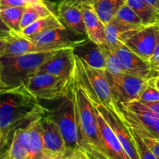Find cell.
I'll return each instance as SVG.
<instances>
[{
	"instance_id": "f6af8a7d",
	"label": "cell",
	"mask_w": 159,
	"mask_h": 159,
	"mask_svg": "<svg viewBox=\"0 0 159 159\" xmlns=\"http://www.w3.org/2000/svg\"><path fill=\"white\" fill-rule=\"evenodd\" d=\"M157 25H158V28H159V19H158V24H157Z\"/></svg>"
},
{
	"instance_id": "277c9868",
	"label": "cell",
	"mask_w": 159,
	"mask_h": 159,
	"mask_svg": "<svg viewBox=\"0 0 159 159\" xmlns=\"http://www.w3.org/2000/svg\"><path fill=\"white\" fill-rule=\"evenodd\" d=\"M75 71L93 102L101 104L116 113H120V108L113 97L105 71L90 67L75 53Z\"/></svg>"
},
{
	"instance_id": "52a82bcc",
	"label": "cell",
	"mask_w": 159,
	"mask_h": 159,
	"mask_svg": "<svg viewBox=\"0 0 159 159\" xmlns=\"http://www.w3.org/2000/svg\"><path fill=\"white\" fill-rule=\"evenodd\" d=\"M105 73L113 99L119 107L127 102L139 100L149 80L127 73L111 75L106 71Z\"/></svg>"
},
{
	"instance_id": "ba28073f",
	"label": "cell",
	"mask_w": 159,
	"mask_h": 159,
	"mask_svg": "<svg viewBox=\"0 0 159 159\" xmlns=\"http://www.w3.org/2000/svg\"><path fill=\"white\" fill-rule=\"evenodd\" d=\"M93 104L113 129L129 158L130 159H141L131 130L123 120L120 113H114L96 102H93Z\"/></svg>"
},
{
	"instance_id": "681fc988",
	"label": "cell",
	"mask_w": 159,
	"mask_h": 159,
	"mask_svg": "<svg viewBox=\"0 0 159 159\" xmlns=\"http://www.w3.org/2000/svg\"><path fill=\"white\" fill-rule=\"evenodd\" d=\"M56 159H57V158H56Z\"/></svg>"
},
{
	"instance_id": "7a4b0ae2",
	"label": "cell",
	"mask_w": 159,
	"mask_h": 159,
	"mask_svg": "<svg viewBox=\"0 0 159 159\" xmlns=\"http://www.w3.org/2000/svg\"><path fill=\"white\" fill-rule=\"evenodd\" d=\"M71 95L75 111L79 145L89 159H110L102 144L96 109L74 71Z\"/></svg>"
},
{
	"instance_id": "4dcf8cb0",
	"label": "cell",
	"mask_w": 159,
	"mask_h": 159,
	"mask_svg": "<svg viewBox=\"0 0 159 159\" xmlns=\"http://www.w3.org/2000/svg\"><path fill=\"white\" fill-rule=\"evenodd\" d=\"M57 159H89L86 154L80 148L66 149L65 153Z\"/></svg>"
},
{
	"instance_id": "ac0fdd59",
	"label": "cell",
	"mask_w": 159,
	"mask_h": 159,
	"mask_svg": "<svg viewBox=\"0 0 159 159\" xmlns=\"http://www.w3.org/2000/svg\"><path fill=\"white\" fill-rule=\"evenodd\" d=\"M29 152L28 124L18 127L13 132L10 145L2 159H26Z\"/></svg>"
},
{
	"instance_id": "30bf717a",
	"label": "cell",
	"mask_w": 159,
	"mask_h": 159,
	"mask_svg": "<svg viewBox=\"0 0 159 159\" xmlns=\"http://www.w3.org/2000/svg\"><path fill=\"white\" fill-rule=\"evenodd\" d=\"M159 38L158 25L144 26L124 43L127 48L148 61L153 54Z\"/></svg>"
},
{
	"instance_id": "4316f807",
	"label": "cell",
	"mask_w": 159,
	"mask_h": 159,
	"mask_svg": "<svg viewBox=\"0 0 159 159\" xmlns=\"http://www.w3.org/2000/svg\"><path fill=\"white\" fill-rule=\"evenodd\" d=\"M106 57V71L109 74L117 75L124 73L121 64L113 50L107 43L100 45Z\"/></svg>"
},
{
	"instance_id": "3957f363",
	"label": "cell",
	"mask_w": 159,
	"mask_h": 159,
	"mask_svg": "<svg viewBox=\"0 0 159 159\" xmlns=\"http://www.w3.org/2000/svg\"><path fill=\"white\" fill-rule=\"evenodd\" d=\"M63 50V49H61ZM61 50L0 57V78L6 88L25 85L40 67Z\"/></svg>"
},
{
	"instance_id": "ffe728a7",
	"label": "cell",
	"mask_w": 159,
	"mask_h": 159,
	"mask_svg": "<svg viewBox=\"0 0 159 159\" xmlns=\"http://www.w3.org/2000/svg\"><path fill=\"white\" fill-rule=\"evenodd\" d=\"M40 48L34 44L30 39L24 37L20 33L12 31V34L7 38L6 49L3 56H18L29 53L42 52Z\"/></svg>"
},
{
	"instance_id": "f1b7e54d",
	"label": "cell",
	"mask_w": 159,
	"mask_h": 159,
	"mask_svg": "<svg viewBox=\"0 0 159 159\" xmlns=\"http://www.w3.org/2000/svg\"><path fill=\"white\" fill-rule=\"evenodd\" d=\"M130 130H131L134 138L135 143H136V146H137V148H138V153H139L140 158L141 159H158L156 156H155V154L150 150V148L148 147V145L145 144V142H144V140L142 139V138H141V137L140 136L137 132H135L134 130H132L131 128H130Z\"/></svg>"
},
{
	"instance_id": "f35d334b",
	"label": "cell",
	"mask_w": 159,
	"mask_h": 159,
	"mask_svg": "<svg viewBox=\"0 0 159 159\" xmlns=\"http://www.w3.org/2000/svg\"><path fill=\"white\" fill-rule=\"evenodd\" d=\"M151 79H152V82H153V84L155 85V86L157 88V89L159 91V76L151 78Z\"/></svg>"
},
{
	"instance_id": "d6a6232c",
	"label": "cell",
	"mask_w": 159,
	"mask_h": 159,
	"mask_svg": "<svg viewBox=\"0 0 159 159\" xmlns=\"http://www.w3.org/2000/svg\"><path fill=\"white\" fill-rule=\"evenodd\" d=\"M25 0H0V10L13 7H22L28 6Z\"/></svg>"
},
{
	"instance_id": "e575fe53",
	"label": "cell",
	"mask_w": 159,
	"mask_h": 159,
	"mask_svg": "<svg viewBox=\"0 0 159 159\" xmlns=\"http://www.w3.org/2000/svg\"><path fill=\"white\" fill-rule=\"evenodd\" d=\"M145 106H147L152 111L156 113L157 115L159 116V100L155 101V102H143Z\"/></svg>"
},
{
	"instance_id": "7402d4cb",
	"label": "cell",
	"mask_w": 159,
	"mask_h": 159,
	"mask_svg": "<svg viewBox=\"0 0 159 159\" xmlns=\"http://www.w3.org/2000/svg\"><path fill=\"white\" fill-rule=\"evenodd\" d=\"M85 47L79 54L75 53L92 68L106 71V57L101 46L89 41Z\"/></svg>"
},
{
	"instance_id": "44dd1931",
	"label": "cell",
	"mask_w": 159,
	"mask_h": 159,
	"mask_svg": "<svg viewBox=\"0 0 159 159\" xmlns=\"http://www.w3.org/2000/svg\"><path fill=\"white\" fill-rule=\"evenodd\" d=\"M61 28H65V26L60 21L57 16L53 12L51 15L43 17L34 23H31L30 25L22 30L20 34L27 38H32L48 31L61 29Z\"/></svg>"
},
{
	"instance_id": "8fae6325",
	"label": "cell",
	"mask_w": 159,
	"mask_h": 159,
	"mask_svg": "<svg viewBox=\"0 0 159 159\" xmlns=\"http://www.w3.org/2000/svg\"><path fill=\"white\" fill-rule=\"evenodd\" d=\"M43 148L47 155L52 159H56L66 151L65 141L60 130L51 115L45 113L40 118Z\"/></svg>"
},
{
	"instance_id": "9a60e30c",
	"label": "cell",
	"mask_w": 159,
	"mask_h": 159,
	"mask_svg": "<svg viewBox=\"0 0 159 159\" xmlns=\"http://www.w3.org/2000/svg\"><path fill=\"white\" fill-rule=\"evenodd\" d=\"M81 10L86 30L87 38L99 46L106 43L105 24L96 13L93 3H82Z\"/></svg>"
},
{
	"instance_id": "6da1fadb",
	"label": "cell",
	"mask_w": 159,
	"mask_h": 159,
	"mask_svg": "<svg viewBox=\"0 0 159 159\" xmlns=\"http://www.w3.org/2000/svg\"><path fill=\"white\" fill-rule=\"evenodd\" d=\"M47 110L28 92L25 85L0 86V148L7 145L18 127L43 116Z\"/></svg>"
},
{
	"instance_id": "5b68a950",
	"label": "cell",
	"mask_w": 159,
	"mask_h": 159,
	"mask_svg": "<svg viewBox=\"0 0 159 159\" xmlns=\"http://www.w3.org/2000/svg\"><path fill=\"white\" fill-rule=\"evenodd\" d=\"M72 79H64L48 73L37 71L26 83V89L39 100L61 99L71 91Z\"/></svg>"
},
{
	"instance_id": "83f0119b",
	"label": "cell",
	"mask_w": 159,
	"mask_h": 159,
	"mask_svg": "<svg viewBox=\"0 0 159 159\" xmlns=\"http://www.w3.org/2000/svg\"><path fill=\"white\" fill-rule=\"evenodd\" d=\"M113 18H116V20L124 22L125 23H128V24L134 25V26H144L141 18L138 16V14L134 12V10L132 8H130L127 3L120 8V9L117 11Z\"/></svg>"
},
{
	"instance_id": "ab89813d",
	"label": "cell",
	"mask_w": 159,
	"mask_h": 159,
	"mask_svg": "<svg viewBox=\"0 0 159 159\" xmlns=\"http://www.w3.org/2000/svg\"><path fill=\"white\" fill-rule=\"evenodd\" d=\"M71 1L80 5H82V3H93V0H71Z\"/></svg>"
},
{
	"instance_id": "74e56055",
	"label": "cell",
	"mask_w": 159,
	"mask_h": 159,
	"mask_svg": "<svg viewBox=\"0 0 159 159\" xmlns=\"http://www.w3.org/2000/svg\"><path fill=\"white\" fill-rule=\"evenodd\" d=\"M155 138V139L158 140L159 141V121L158 122V124H157L156 127H155V131H154L153 138Z\"/></svg>"
},
{
	"instance_id": "f546056e",
	"label": "cell",
	"mask_w": 159,
	"mask_h": 159,
	"mask_svg": "<svg viewBox=\"0 0 159 159\" xmlns=\"http://www.w3.org/2000/svg\"><path fill=\"white\" fill-rule=\"evenodd\" d=\"M159 100V91L152 82V79H149L147 87L144 89L140 97L139 101L141 102H151Z\"/></svg>"
},
{
	"instance_id": "c3c4849f",
	"label": "cell",
	"mask_w": 159,
	"mask_h": 159,
	"mask_svg": "<svg viewBox=\"0 0 159 159\" xmlns=\"http://www.w3.org/2000/svg\"><path fill=\"white\" fill-rule=\"evenodd\" d=\"M44 1H45V0H44ZM45 2H46V1H45Z\"/></svg>"
},
{
	"instance_id": "4fadbf2b",
	"label": "cell",
	"mask_w": 159,
	"mask_h": 159,
	"mask_svg": "<svg viewBox=\"0 0 159 159\" xmlns=\"http://www.w3.org/2000/svg\"><path fill=\"white\" fill-rule=\"evenodd\" d=\"M117 56L124 73L142 79L152 78V71L148 61L143 60L124 44L112 48Z\"/></svg>"
},
{
	"instance_id": "603a6c76",
	"label": "cell",
	"mask_w": 159,
	"mask_h": 159,
	"mask_svg": "<svg viewBox=\"0 0 159 159\" xmlns=\"http://www.w3.org/2000/svg\"><path fill=\"white\" fill-rule=\"evenodd\" d=\"M127 3L141 18L144 26L158 24L159 11L144 0H127Z\"/></svg>"
},
{
	"instance_id": "1f68e13d",
	"label": "cell",
	"mask_w": 159,
	"mask_h": 159,
	"mask_svg": "<svg viewBox=\"0 0 159 159\" xmlns=\"http://www.w3.org/2000/svg\"><path fill=\"white\" fill-rule=\"evenodd\" d=\"M148 63L150 65L151 68H152V78H153L155 73L159 71V38L153 54H152L150 60L148 61Z\"/></svg>"
},
{
	"instance_id": "d6986e66",
	"label": "cell",
	"mask_w": 159,
	"mask_h": 159,
	"mask_svg": "<svg viewBox=\"0 0 159 159\" xmlns=\"http://www.w3.org/2000/svg\"><path fill=\"white\" fill-rule=\"evenodd\" d=\"M40 118L41 116L28 124L29 152L26 159H52L47 155L43 148Z\"/></svg>"
},
{
	"instance_id": "836d02e7",
	"label": "cell",
	"mask_w": 159,
	"mask_h": 159,
	"mask_svg": "<svg viewBox=\"0 0 159 159\" xmlns=\"http://www.w3.org/2000/svg\"><path fill=\"white\" fill-rule=\"evenodd\" d=\"M141 136V135H140ZM142 139L147 144L148 147L150 148V150L155 155V156L159 159V141L155 139V138H150V137H142Z\"/></svg>"
},
{
	"instance_id": "9c48e42d",
	"label": "cell",
	"mask_w": 159,
	"mask_h": 159,
	"mask_svg": "<svg viewBox=\"0 0 159 159\" xmlns=\"http://www.w3.org/2000/svg\"><path fill=\"white\" fill-rule=\"evenodd\" d=\"M68 29L53 30L37 35L30 39L31 41L37 45L43 51L61 50L66 48H75L86 44L90 41L88 38H80L78 40L71 39L68 35Z\"/></svg>"
},
{
	"instance_id": "d4e9b609",
	"label": "cell",
	"mask_w": 159,
	"mask_h": 159,
	"mask_svg": "<svg viewBox=\"0 0 159 159\" xmlns=\"http://www.w3.org/2000/svg\"><path fill=\"white\" fill-rule=\"evenodd\" d=\"M127 0H98L93 3L96 13L104 24L115 16L120 8L126 4Z\"/></svg>"
},
{
	"instance_id": "484cf974",
	"label": "cell",
	"mask_w": 159,
	"mask_h": 159,
	"mask_svg": "<svg viewBox=\"0 0 159 159\" xmlns=\"http://www.w3.org/2000/svg\"><path fill=\"white\" fill-rule=\"evenodd\" d=\"M26 6L8 8L0 10V17L11 31L20 33V23Z\"/></svg>"
},
{
	"instance_id": "7dc6e473",
	"label": "cell",
	"mask_w": 159,
	"mask_h": 159,
	"mask_svg": "<svg viewBox=\"0 0 159 159\" xmlns=\"http://www.w3.org/2000/svg\"><path fill=\"white\" fill-rule=\"evenodd\" d=\"M0 152H2V149H1V148H0Z\"/></svg>"
},
{
	"instance_id": "bcb514c9",
	"label": "cell",
	"mask_w": 159,
	"mask_h": 159,
	"mask_svg": "<svg viewBox=\"0 0 159 159\" xmlns=\"http://www.w3.org/2000/svg\"><path fill=\"white\" fill-rule=\"evenodd\" d=\"M96 1H98V0H93V3H94V2H96Z\"/></svg>"
},
{
	"instance_id": "e0dca14e",
	"label": "cell",
	"mask_w": 159,
	"mask_h": 159,
	"mask_svg": "<svg viewBox=\"0 0 159 159\" xmlns=\"http://www.w3.org/2000/svg\"><path fill=\"white\" fill-rule=\"evenodd\" d=\"M142 26L128 24L113 18L105 25L106 43L110 48L120 44H124L126 41Z\"/></svg>"
},
{
	"instance_id": "2e32d148",
	"label": "cell",
	"mask_w": 159,
	"mask_h": 159,
	"mask_svg": "<svg viewBox=\"0 0 159 159\" xmlns=\"http://www.w3.org/2000/svg\"><path fill=\"white\" fill-rule=\"evenodd\" d=\"M95 107V106H94ZM96 109V107H95ZM102 144L110 159H130L105 118L96 109Z\"/></svg>"
},
{
	"instance_id": "d590c367",
	"label": "cell",
	"mask_w": 159,
	"mask_h": 159,
	"mask_svg": "<svg viewBox=\"0 0 159 159\" xmlns=\"http://www.w3.org/2000/svg\"><path fill=\"white\" fill-rule=\"evenodd\" d=\"M7 38H0V57L3 56L6 49Z\"/></svg>"
},
{
	"instance_id": "cb8c5ba5",
	"label": "cell",
	"mask_w": 159,
	"mask_h": 159,
	"mask_svg": "<svg viewBox=\"0 0 159 159\" xmlns=\"http://www.w3.org/2000/svg\"><path fill=\"white\" fill-rule=\"evenodd\" d=\"M52 13L53 12L49 9L46 2L29 4L25 8L23 17H22L21 23H20L21 30L37 20L43 17L48 16Z\"/></svg>"
},
{
	"instance_id": "b9f144b4",
	"label": "cell",
	"mask_w": 159,
	"mask_h": 159,
	"mask_svg": "<svg viewBox=\"0 0 159 159\" xmlns=\"http://www.w3.org/2000/svg\"><path fill=\"white\" fill-rule=\"evenodd\" d=\"M156 76H159V71H157V72L155 73V75H154V77H156Z\"/></svg>"
},
{
	"instance_id": "7bdbcfd3",
	"label": "cell",
	"mask_w": 159,
	"mask_h": 159,
	"mask_svg": "<svg viewBox=\"0 0 159 159\" xmlns=\"http://www.w3.org/2000/svg\"><path fill=\"white\" fill-rule=\"evenodd\" d=\"M0 86H3L2 83V81H1V78H0Z\"/></svg>"
},
{
	"instance_id": "7c38bea8",
	"label": "cell",
	"mask_w": 159,
	"mask_h": 159,
	"mask_svg": "<svg viewBox=\"0 0 159 159\" xmlns=\"http://www.w3.org/2000/svg\"><path fill=\"white\" fill-rule=\"evenodd\" d=\"M38 71L71 79L75 71V49L66 48L61 50L46 61L40 67Z\"/></svg>"
},
{
	"instance_id": "60d3db41",
	"label": "cell",
	"mask_w": 159,
	"mask_h": 159,
	"mask_svg": "<svg viewBox=\"0 0 159 159\" xmlns=\"http://www.w3.org/2000/svg\"><path fill=\"white\" fill-rule=\"evenodd\" d=\"M47 2H49V3H54L57 0H45Z\"/></svg>"
},
{
	"instance_id": "8d00e7d4",
	"label": "cell",
	"mask_w": 159,
	"mask_h": 159,
	"mask_svg": "<svg viewBox=\"0 0 159 159\" xmlns=\"http://www.w3.org/2000/svg\"><path fill=\"white\" fill-rule=\"evenodd\" d=\"M144 1L147 2L148 4H150L151 6L155 7L157 10L159 11V0H144Z\"/></svg>"
},
{
	"instance_id": "8992f818",
	"label": "cell",
	"mask_w": 159,
	"mask_h": 159,
	"mask_svg": "<svg viewBox=\"0 0 159 159\" xmlns=\"http://www.w3.org/2000/svg\"><path fill=\"white\" fill-rule=\"evenodd\" d=\"M49 114L55 121L63 137L66 149L80 148L71 89L70 93L62 98L61 103L54 110L49 112Z\"/></svg>"
},
{
	"instance_id": "ee69618b",
	"label": "cell",
	"mask_w": 159,
	"mask_h": 159,
	"mask_svg": "<svg viewBox=\"0 0 159 159\" xmlns=\"http://www.w3.org/2000/svg\"><path fill=\"white\" fill-rule=\"evenodd\" d=\"M2 156V152H0V159H2V158H1Z\"/></svg>"
},
{
	"instance_id": "5bb4252c",
	"label": "cell",
	"mask_w": 159,
	"mask_h": 159,
	"mask_svg": "<svg viewBox=\"0 0 159 159\" xmlns=\"http://www.w3.org/2000/svg\"><path fill=\"white\" fill-rule=\"evenodd\" d=\"M57 16L62 24L76 36H86L81 5L71 0H60L57 6Z\"/></svg>"
}]
</instances>
